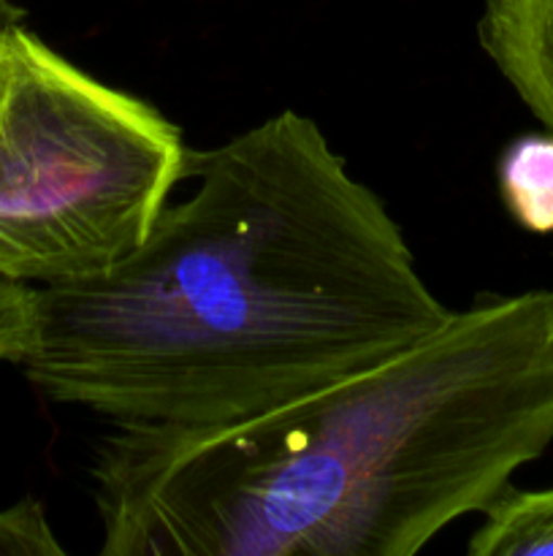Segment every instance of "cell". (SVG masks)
I'll return each instance as SVG.
<instances>
[{"label": "cell", "mask_w": 553, "mask_h": 556, "mask_svg": "<svg viewBox=\"0 0 553 556\" xmlns=\"http://www.w3.org/2000/svg\"><path fill=\"white\" fill-rule=\"evenodd\" d=\"M36 337V286L0 275V362L25 358Z\"/></svg>", "instance_id": "obj_8"}, {"label": "cell", "mask_w": 553, "mask_h": 556, "mask_svg": "<svg viewBox=\"0 0 553 556\" xmlns=\"http://www.w3.org/2000/svg\"><path fill=\"white\" fill-rule=\"evenodd\" d=\"M477 41L524 106L553 134V0H483Z\"/></svg>", "instance_id": "obj_4"}, {"label": "cell", "mask_w": 553, "mask_h": 556, "mask_svg": "<svg viewBox=\"0 0 553 556\" xmlns=\"http://www.w3.org/2000/svg\"><path fill=\"white\" fill-rule=\"evenodd\" d=\"M182 134L150 101L103 85L11 25L0 103V275L90 280L128 258L184 179Z\"/></svg>", "instance_id": "obj_3"}, {"label": "cell", "mask_w": 553, "mask_h": 556, "mask_svg": "<svg viewBox=\"0 0 553 556\" xmlns=\"http://www.w3.org/2000/svg\"><path fill=\"white\" fill-rule=\"evenodd\" d=\"M472 556H553V486L507 489L466 543Z\"/></svg>", "instance_id": "obj_6"}, {"label": "cell", "mask_w": 553, "mask_h": 556, "mask_svg": "<svg viewBox=\"0 0 553 556\" xmlns=\"http://www.w3.org/2000/svg\"><path fill=\"white\" fill-rule=\"evenodd\" d=\"M11 79V25H0V103Z\"/></svg>", "instance_id": "obj_9"}, {"label": "cell", "mask_w": 553, "mask_h": 556, "mask_svg": "<svg viewBox=\"0 0 553 556\" xmlns=\"http://www.w3.org/2000/svg\"><path fill=\"white\" fill-rule=\"evenodd\" d=\"M195 190L106 275L36 286L27 380L112 424L217 427L399 356L453 315L404 231L314 119L211 150Z\"/></svg>", "instance_id": "obj_1"}, {"label": "cell", "mask_w": 553, "mask_h": 556, "mask_svg": "<svg viewBox=\"0 0 553 556\" xmlns=\"http://www.w3.org/2000/svg\"><path fill=\"white\" fill-rule=\"evenodd\" d=\"M553 445V288L483 296L399 356L217 427L114 424L106 556H412Z\"/></svg>", "instance_id": "obj_2"}, {"label": "cell", "mask_w": 553, "mask_h": 556, "mask_svg": "<svg viewBox=\"0 0 553 556\" xmlns=\"http://www.w3.org/2000/svg\"><path fill=\"white\" fill-rule=\"evenodd\" d=\"M0 556H63L38 500H22L0 510Z\"/></svg>", "instance_id": "obj_7"}, {"label": "cell", "mask_w": 553, "mask_h": 556, "mask_svg": "<svg viewBox=\"0 0 553 556\" xmlns=\"http://www.w3.org/2000/svg\"><path fill=\"white\" fill-rule=\"evenodd\" d=\"M499 193L524 231L553 233V134H526L499 157Z\"/></svg>", "instance_id": "obj_5"}]
</instances>
